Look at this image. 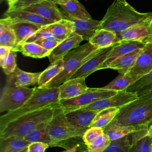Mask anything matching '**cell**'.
Instances as JSON below:
<instances>
[{
	"mask_svg": "<svg viewBox=\"0 0 152 152\" xmlns=\"http://www.w3.org/2000/svg\"><path fill=\"white\" fill-rule=\"evenodd\" d=\"M50 121L39 125L24 136V138L30 142H42L48 144L49 147H52V140L49 133Z\"/></svg>",
	"mask_w": 152,
	"mask_h": 152,
	"instance_id": "cell-29",
	"label": "cell"
},
{
	"mask_svg": "<svg viewBox=\"0 0 152 152\" xmlns=\"http://www.w3.org/2000/svg\"><path fill=\"white\" fill-rule=\"evenodd\" d=\"M31 143L24 137L14 135L0 137V152H17L27 147Z\"/></svg>",
	"mask_w": 152,
	"mask_h": 152,
	"instance_id": "cell-27",
	"label": "cell"
},
{
	"mask_svg": "<svg viewBox=\"0 0 152 152\" xmlns=\"http://www.w3.org/2000/svg\"><path fill=\"white\" fill-rule=\"evenodd\" d=\"M112 47L113 46L102 49L99 52L87 60L71 77L70 79L86 78L93 72L96 71L99 66L101 65L107 58V56Z\"/></svg>",
	"mask_w": 152,
	"mask_h": 152,
	"instance_id": "cell-14",
	"label": "cell"
},
{
	"mask_svg": "<svg viewBox=\"0 0 152 152\" xmlns=\"http://www.w3.org/2000/svg\"><path fill=\"white\" fill-rule=\"evenodd\" d=\"M110 142L111 140L104 133L87 146V151L88 152H103Z\"/></svg>",
	"mask_w": 152,
	"mask_h": 152,
	"instance_id": "cell-38",
	"label": "cell"
},
{
	"mask_svg": "<svg viewBox=\"0 0 152 152\" xmlns=\"http://www.w3.org/2000/svg\"><path fill=\"white\" fill-rule=\"evenodd\" d=\"M41 73L42 72H26L17 66L12 73L7 75V79L10 80L16 87H27L37 84Z\"/></svg>",
	"mask_w": 152,
	"mask_h": 152,
	"instance_id": "cell-21",
	"label": "cell"
},
{
	"mask_svg": "<svg viewBox=\"0 0 152 152\" xmlns=\"http://www.w3.org/2000/svg\"><path fill=\"white\" fill-rule=\"evenodd\" d=\"M71 20L74 23V33L80 36L84 40L88 42L102 28L101 20H96L92 18L88 20L72 19Z\"/></svg>",
	"mask_w": 152,
	"mask_h": 152,
	"instance_id": "cell-19",
	"label": "cell"
},
{
	"mask_svg": "<svg viewBox=\"0 0 152 152\" xmlns=\"http://www.w3.org/2000/svg\"><path fill=\"white\" fill-rule=\"evenodd\" d=\"M83 152H88V151L86 150V151H83Z\"/></svg>",
	"mask_w": 152,
	"mask_h": 152,
	"instance_id": "cell-52",
	"label": "cell"
},
{
	"mask_svg": "<svg viewBox=\"0 0 152 152\" xmlns=\"http://www.w3.org/2000/svg\"><path fill=\"white\" fill-rule=\"evenodd\" d=\"M148 14L138 12L128 2L115 0L101 20V28L114 31L119 37L122 31L140 23Z\"/></svg>",
	"mask_w": 152,
	"mask_h": 152,
	"instance_id": "cell-2",
	"label": "cell"
},
{
	"mask_svg": "<svg viewBox=\"0 0 152 152\" xmlns=\"http://www.w3.org/2000/svg\"><path fill=\"white\" fill-rule=\"evenodd\" d=\"M130 135L111 141L109 146L103 152H129L131 146Z\"/></svg>",
	"mask_w": 152,
	"mask_h": 152,
	"instance_id": "cell-35",
	"label": "cell"
},
{
	"mask_svg": "<svg viewBox=\"0 0 152 152\" xmlns=\"http://www.w3.org/2000/svg\"><path fill=\"white\" fill-rule=\"evenodd\" d=\"M152 71V42L147 43L138 55L134 65L126 72L135 81Z\"/></svg>",
	"mask_w": 152,
	"mask_h": 152,
	"instance_id": "cell-11",
	"label": "cell"
},
{
	"mask_svg": "<svg viewBox=\"0 0 152 152\" xmlns=\"http://www.w3.org/2000/svg\"><path fill=\"white\" fill-rule=\"evenodd\" d=\"M17 152H28V147L23 149V150H20V151H17Z\"/></svg>",
	"mask_w": 152,
	"mask_h": 152,
	"instance_id": "cell-49",
	"label": "cell"
},
{
	"mask_svg": "<svg viewBox=\"0 0 152 152\" xmlns=\"http://www.w3.org/2000/svg\"><path fill=\"white\" fill-rule=\"evenodd\" d=\"M4 15L10 18L12 22H27L42 26L52 24L55 21L45 18L36 13L23 10H7Z\"/></svg>",
	"mask_w": 152,
	"mask_h": 152,
	"instance_id": "cell-18",
	"label": "cell"
},
{
	"mask_svg": "<svg viewBox=\"0 0 152 152\" xmlns=\"http://www.w3.org/2000/svg\"><path fill=\"white\" fill-rule=\"evenodd\" d=\"M13 48L7 46H0V58H2L9 53Z\"/></svg>",
	"mask_w": 152,
	"mask_h": 152,
	"instance_id": "cell-44",
	"label": "cell"
},
{
	"mask_svg": "<svg viewBox=\"0 0 152 152\" xmlns=\"http://www.w3.org/2000/svg\"><path fill=\"white\" fill-rule=\"evenodd\" d=\"M52 1H55V0H52Z\"/></svg>",
	"mask_w": 152,
	"mask_h": 152,
	"instance_id": "cell-53",
	"label": "cell"
},
{
	"mask_svg": "<svg viewBox=\"0 0 152 152\" xmlns=\"http://www.w3.org/2000/svg\"><path fill=\"white\" fill-rule=\"evenodd\" d=\"M63 68V58L50 63V65L45 70L42 72L37 83L38 87L43 88L48 83L56 77L62 71Z\"/></svg>",
	"mask_w": 152,
	"mask_h": 152,
	"instance_id": "cell-31",
	"label": "cell"
},
{
	"mask_svg": "<svg viewBox=\"0 0 152 152\" xmlns=\"http://www.w3.org/2000/svg\"><path fill=\"white\" fill-rule=\"evenodd\" d=\"M34 42H36L40 46L45 48L46 49L52 51L61 43V41L55 40L52 39H41Z\"/></svg>",
	"mask_w": 152,
	"mask_h": 152,
	"instance_id": "cell-42",
	"label": "cell"
},
{
	"mask_svg": "<svg viewBox=\"0 0 152 152\" xmlns=\"http://www.w3.org/2000/svg\"><path fill=\"white\" fill-rule=\"evenodd\" d=\"M151 125H152V121H151V122L150 123V124H149L148 126H151Z\"/></svg>",
	"mask_w": 152,
	"mask_h": 152,
	"instance_id": "cell-51",
	"label": "cell"
},
{
	"mask_svg": "<svg viewBox=\"0 0 152 152\" xmlns=\"http://www.w3.org/2000/svg\"><path fill=\"white\" fill-rule=\"evenodd\" d=\"M84 40L83 39L75 33H72L66 39L53 49L50 55L48 56L50 63L57 60L62 59L69 52L80 46V43Z\"/></svg>",
	"mask_w": 152,
	"mask_h": 152,
	"instance_id": "cell-17",
	"label": "cell"
},
{
	"mask_svg": "<svg viewBox=\"0 0 152 152\" xmlns=\"http://www.w3.org/2000/svg\"><path fill=\"white\" fill-rule=\"evenodd\" d=\"M126 90L141 96L152 92V71L129 86Z\"/></svg>",
	"mask_w": 152,
	"mask_h": 152,
	"instance_id": "cell-33",
	"label": "cell"
},
{
	"mask_svg": "<svg viewBox=\"0 0 152 152\" xmlns=\"http://www.w3.org/2000/svg\"><path fill=\"white\" fill-rule=\"evenodd\" d=\"M134 83L135 81L127 73H119V75L116 78L106 86L102 87V88L119 91L126 90L129 86Z\"/></svg>",
	"mask_w": 152,
	"mask_h": 152,
	"instance_id": "cell-34",
	"label": "cell"
},
{
	"mask_svg": "<svg viewBox=\"0 0 152 152\" xmlns=\"http://www.w3.org/2000/svg\"><path fill=\"white\" fill-rule=\"evenodd\" d=\"M41 39H52L55 40L61 41L59 39H58L53 33L45 30L42 27L40 30H39L37 31L34 33L31 36H30L27 40H26L25 42H34Z\"/></svg>",
	"mask_w": 152,
	"mask_h": 152,
	"instance_id": "cell-40",
	"label": "cell"
},
{
	"mask_svg": "<svg viewBox=\"0 0 152 152\" xmlns=\"http://www.w3.org/2000/svg\"><path fill=\"white\" fill-rule=\"evenodd\" d=\"M119 38L121 40H134L145 44L152 42V12L140 23L122 31Z\"/></svg>",
	"mask_w": 152,
	"mask_h": 152,
	"instance_id": "cell-9",
	"label": "cell"
},
{
	"mask_svg": "<svg viewBox=\"0 0 152 152\" xmlns=\"http://www.w3.org/2000/svg\"><path fill=\"white\" fill-rule=\"evenodd\" d=\"M42 27V26L31 23L12 21V27L16 36V46L24 43Z\"/></svg>",
	"mask_w": 152,
	"mask_h": 152,
	"instance_id": "cell-25",
	"label": "cell"
},
{
	"mask_svg": "<svg viewBox=\"0 0 152 152\" xmlns=\"http://www.w3.org/2000/svg\"><path fill=\"white\" fill-rule=\"evenodd\" d=\"M12 50L21 52L23 55L33 58H43L48 56L51 52L36 42H25L17 45Z\"/></svg>",
	"mask_w": 152,
	"mask_h": 152,
	"instance_id": "cell-28",
	"label": "cell"
},
{
	"mask_svg": "<svg viewBox=\"0 0 152 152\" xmlns=\"http://www.w3.org/2000/svg\"><path fill=\"white\" fill-rule=\"evenodd\" d=\"M0 46L14 48L16 36L12 27V21L8 17L0 20Z\"/></svg>",
	"mask_w": 152,
	"mask_h": 152,
	"instance_id": "cell-30",
	"label": "cell"
},
{
	"mask_svg": "<svg viewBox=\"0 0 152 152\" xmlns=\"http://www.w3.org/2000/svg\"><path fill=\"white\" fill-rule=\"evenodd\" d=\"M118 92L117 91L106 90L102 88H88L85 93L74 98L59 100L58 102V106L63 110L64 113H66L79 109L98 100L111 97Z\"/></svg>",
	"mask_w": 152,
	"mask_h": 152,
	"instance_id": "cell-8",
	"label": "cell"
},
{
	"mask_svg": "<svg viewBox=\"0 0 152 152\" xmlns=\"http://www.w3.org/2000/svg\"><path fill=\"white\" fill-rule=\"evenodd\" d=\"M101 49L88 42L69 52L63 58L64 68L62 71L43 88L59 87L65 81L70 79L71 77L87 60Z\"/></svg>",
	"mask_w": 152,
	"mask_h": 152,
	"instance_id": "cell-4",
	"label": "cell"
},
{
	"mask_svg": "<svg viewBox=\"0 0 152 152\" xmlns=\"http://www.w3.org/2000/svg\"><path fill=\"white\" fill-rule=\"evenodd\" d=\"M138 97L137 93L128 91L126 90L119 91L116 94L98 100L92 103L80 108L83 110H92L100 111L110 107H122Z\"/></svg>",
	"mask_w": 152,
	"mask_h": 152,
	"instance_id": "cell-10",
	"label": "cell"
},
{
	"mask_svg": "<svg viewBox=\"0 0 152 152\" xmlns=\"http://www.w3.org/2000/svg\"><path fill=\"white\" fill-rule=\"evenodd\" d=\"M37 87H19L7 79L0 97V112L15 110L21 107L33 95Z\"/></svg>",
	"mask_w": 152,
	"mask_h": 152,
	"instance_id": "cell-7",
	"label": "cell"
},
{
	"mask_svg": "<svg viewBox=\"0 0 152 152\" xmlns=\"http://www.w3.org/2000/svg\"><path fill=\"white\" fill-rule=\"evenodd\" d=\"M59 5L62 8V11H61L66 16V19L88 20L91 18L90 14L78 1L68 0L65 3Z\"/></svg>",
	"mask_w": 152,
	"mask_h": 152,
	"instance_id": "cell-22",
	"label": "cell"
},
{
	"mask_svg": "<svg viewBox=\"0 0 152 152\" xmlns=\"http://www.w3.org/2000/svg\"><path fill=\"white\" fill-rule=\"evenodd\" d=\"M104 134V128L100 127H90L84 132L82 137L84 144L88 146L97 138Z\"/></svg>",
	"mask_w": 152,
	"mask_h": 152,
	"instance_id": "cell-39",
	"label": "cell"
},
{
	"mask_svg": "<svg viewBox=\"0 0 152 152\" xmlns=\"http://www.w3.org/2000/svg\"><path fill=\"white\" fill-rule=\"evenodd\" d=\"M137 129L134 126H114L107 129H104V133L108 136L111 141L121 138L126 135H130Z\"/></svg>",
	"mask_w": 152,
	"mask_h": 152,
	"instance_id": "cell-36",
	"label": "cell"
},
{
	"mask_svg": "<svg viewBox=\"0 0 152 152\" xmlns=\"http://www.w3.org/2000/svg\"><path fill=\"white\" fill-rule=\"evenodd\" d=\"M118 1H119V2H124V3L127 2L126 1V0H118Z\"/></svg>",
	"mask_w": 152,
	"mask_h": 152,
	"instance_id": "cell-50",
	"label": "cell"
},
{
	"mask_svg": "<svg viewBox=\"0 0 152 152\" xmlns=\"http://www.w3.org/2000/svg\"><path fill=\"white\" fill-rule=\"evenodd\" d=\"M78 147H79L78 144H75L73 147H72L69 148H68L67 150H66L64 151H62V152H77Z\"/></svg>",
	"mask_w": 152,
	"mask_h": 152,
	"instance_id": "cell-45",
	"label": "cell"
},
{
	"mask_svg": "<svg viewBox=\"0 0 152 152\" xmlns=\"http://www.w3.org/2000/svg\"><path fill=\"white\" fill-rule=\"evenodd\" d=\"M87 129V128H78L72 125L57 103L49 122V133L52 140V147L59 146L62 142L72 138L83 137Z\"/></svg>",
	"mask_w": 152,
	"mask_h": 152,
	"instance_id": "cell-6",
	"label": "cell"
},
{
	"mask_svg": "<svg viewBox=\"0 0 152 152\" xmlns=\"http://www.w3.org/2000/svg\"><path fill=\"white\" fill-rule=\"evenodd\" d=\"M152 121V92L139 96L120 110L112 121L104 129L114 126H134L137 128L149 125Z\"/></svg>",
	"mask_w": 152,
	"mask_h": 152,
	"instance_id": "cell-1",
	"label": "cell"
},
{
	"mask_svg": "<svg viewBox=\"0 0 152 152\" xmlns=\"http://www.w3.org/2000/svg\"><path fill=\"white\" fill-rule=\"evenodd\" d=\"M75 1H78V0H75Z\"/></svg>",
	"mask_w": 152,
	"mask_h": 152,
	"instance_id": "cell-54",
	"label": "cell"
},
{
	"mask_svg": "<svg viewBox=\"0 0 152 152\" xmlns=\"http://www.w3.org/2000/svg\"><path fill=\"white\" fill-rule=\"evenodd\" d=\"M8 1V6L10 7L11 5H12L14 4H15L17 0H7Z\"/></svg>",
	"mask_w": 152,
	"mask_h": 152,
	"instance_id": "cell-47",
	"label": "cell"
},
{
	"mask_svg": "<svg viewBox=\"0 0 152 152\" xmlns=\"http://www.w3.org/2000/svg\"><path fill=\"white\" fill-rule=\"evenodd\" d=\"M59 87V100L74 98L85 93L88 88L86 84V78L69 79Z\"/></svg>",
	"mask_w": 152,
	"mask_h": 152,
	"instance_id": "cell-16",
	"label": "cell"
},
{
	"mask_svg": "<svg viewBox=\"0 0 152 152\" xmlns=\"http://www.w3.org/2000/svg\"><path fill=\"white\" fill-rule=\"evenodd\" d=\"M119 110V107H110L99 111L93 119L90 127L105 128L112 121Z\"/></svg>",
	"mask_w": 152,
	"mask_h": 152,
	"instance_id": "cell-32",
	"label": "cell"
},
{
	"mask_svg": "<svg viewBox=\"0 0 152 152\" xmlns=\"http://www.w3.org/2000/svg\"><path fill=\"white\" fill-rule=\"evenodd\" d=\"M98 111L77 109L65 113L67 120L73 125L81 128H88Z\"/></svg>",
	"mask_w": 152,
	"mask_h": 152,
	"instance_id": "cell-20",
	"label": "cell"
},
{
	"mask_svg": "<svg viewBox=\"0 0 152 152\" xmlns=\"http://www.w3.org/2000/svg\"><path fill=\"white\" fill-rule=\"evenodd\" d=\"M59 87L39 88L20 108L8 112L0 117V126L26 113L55 104L59 100Z\"/></svg>",
	"mask_w": 152,
	"mask_h": 152,
	"instance_id": "cell-5",
	"label": "cell"
},
{
	"mask_svg": "<svg viewBox=\"0 0 152 152\" xmlns=\"http://www.w3.org/2000/svg\"><path fill=\"white\" fill-rule=\"evenodd\" d=\"M141 50L142 49H138L117 58L108 65L107 68L116 70L119 73L121 74L126 73L134 65Z\"/></svg>",
	"mask_w": 152,
	"mask_h": 152,
	"instance_id": "cell-26",
	"label": "cell"
},
{
	"mask_svg": "<svg viewBox=\"0 0 152 152\" xmlns=\"http://www.w3.org/2000/svg\"><path fill=\"white\" fill-rule=\"evenodd\" d=\"M57 103L26 113L0 126V137H24L40 124L50 121L53 117Z\"/></svg>",
	"mask_w": 152,
	"mask_h": 152,
	"instance_id": "cell-3",
	"label": "cell"
},
{
	"mask_svg": "<svg viewBox=\"0 0 152 152\" xmlns=\"http://www.w3.org/2000/svg\"><path fill=\"white\" fill-rule=\"evenodd\" d=\"M121 40L114 31L101 28L88 41L93 46L103 49L113 46Z\"/></svg>",
	"mask_w": 152,
	"mask_h": 152,
	"instance_id": "cell-24",
	"label": "cell"
},
{
	"mask_svg": "<svg viewBox=\"0 0 152 152\" xmlns=\"http://www.w3.org/2000/svg\"><path fill=\"white\" fill-rule=\"evenodd\" d=\"M145 45L142 42L134 40H122L116 43L113 46L106 60L99 66L97 70L107 68L108 65L117 58L136 50L142 49Z\"/></svg>",
	"mask_w": 152,
	"mask_h": 152,
	"instance_id": "cell-13",
	"label": "cell"
},
{
	"mask_svg": "<svg viewBox=\"0 0 152 152\" xmlns=\"http://www.w3.org/2000/svg\"><path fill=\"white\" fill-rule=\"evenodd\" d=\"M48 147H49V145L44 142H31L28 146V152H45V150Z\"/></svg>",
	"mask_w": 152,
	"mask_h": 152,
	"instance_id": "cell-43",
	"label": "cell"
},
{
	"mask_svg": "<svg viewBox=\"0 0 152 152\" xmlns=\"http://www.w3.org/2000/svg\"><path fill=\"white\" fill-rule=\"evenodd\" d=\"M68 0H55L54 2H56L58 5H61L65 3Z\"/></svg>",
	"mask_w": 152,
	"mask_h": 152,
	"instance_id": "cell-46",
	"label": "cell"
},
{
	"mask_svg": "<svg viewBox=\"0 0 152 152\" xmlns=\"http://www.w3.org/2000/svg\"><path fill=\"white\" fill-rule=\"evenodd\" d=\"M57 5L52 0H43L23 9V10L36 13L54 21L66 19V16L59 10Z\"/></svg>",
	"mask_w": 152,
	"mask_h": 152,
	"instance_id": "cell-12",
	"label": "cell"
},
{
	"mask_svg": "<svg viewBox=\"0 0 152 152\" xmlns=\"http://www.w3.org/2000/svg\"><path fill=\"white\" fill-rule=\"evenodd\" d=\"M129 152H152V137L148 134V126L138 128L131 134Z\"/></svg>",
	"mask_w": 152,
	"mask_h": 152,
	"instance_id": "cell-15",
	"label": "cell"
},
{
	"mask_svg": "<svg viewBox=\"0 0 152 152\" xmlns=\"http://www.w3.org/2000/svg\"><path fill=\"white\" fill-rule=\"evenodd\" d=\"M43 0H17V2L12 5L9 7L8 10H23L32 4H36Z\"/></svg>",
	"mask_w": 152,
	"mask_h": 152,
	"instance_id": "cell-41",
	"label": "cell"
},
{
	"mask_svg": "<svg viewBox=\"0 0 152 152\" xmlns=\"http://www.w3.org/2000/svg\"><path fill=\"white\" fill-rule=\"evenodd\" d=\"M42 28L53 33L61 41L65 40L74 32V23L69 19H62L42 26Z\"/></svg>",
	"mask_w": 152,
	"mask_h": 152,
	"instance_id": "cell-23",
	"label": "cell"
},
{
	"mask_svg": "<svg viewBox=\"0 0 152 152\" xmlns=\"http://www.w3.org/2000/svg\"><path fill=\"white\" fill-rule=\"evenodd\" d=\"M17 52L12 50L5 56L0 58V65L7 75L12 73L17 67Z\"/></svg>",
	"mask_w": 152,
	"mask_h": 152,
	"instance_id": "cell-37",
	"label": "cell"
},
{
	"mask_svg": "<svg viewBox=\"0 0 152 152\" xmlns=\"http://www.w3.org/2000/svg\"><path fill=\"white\" fill-rule=\"evenodd\" d=\"M148 134L152 137V125L148 126Z\"/></svg>",
	"mask_w": 152,
	"mask_h": 152,
	"instance_id": "cell-48",
	"label": "cell"
}]
</instances>
